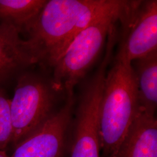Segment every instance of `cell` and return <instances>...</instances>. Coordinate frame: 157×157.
Masks as SVG:
<instances>
[{
  "label": "cell",
  "mask_w": 157,
  "mask_h": 157,
  "mask_svg": "<svg viewBox=\"0 0 157 157\" xmlns=\"http://www.w3.org/2000/svg\"><path fill=\"white\" fill-rule=\"evenodd\" d=\"M0 157H11V156L8 155L5 151L0 150Z\"/></svg>",
  "instance_id": "cell-13"
},
{
  "label": "cell",
  "mask_w": 157,
  "mask_h": 157,
  "mask_svg": "<svg viewBox=\"0 0 157 157\" xmlns=\"http://www.w3.org/2000/svg\"><path fill=\"white\" fill-rule=\"evenodd\" d=\"M105 54L94 74L86 83L73 112L69 142L70 157H101L100 105L108 67L115 46L105 45Z\"/></svg>",
  "instance_id": "cell-5"
},
{
  "label": "cell",
  "mask_w": 157,
  "mask_h": 157,
  "mask_svg": "<svg viewBox=\"0 0 157 157\" xmlns=\"http://www.w3.org/2000/svg\"><path fill=\"white\" fill-rule=\"evenodd\" d=\"M47 2L46 0H0V24L11 25L26 33Z\"/></svg>",
  "instance_id": "cell-11"
},
{
  "label": "cell",
  "mask_w": 157,
  "mask_h": 157,
  "mask_svg": "<svg viewBox=\"0 0 157 157\" xmlns=\"http://www.w3.org/2000/svg\"><path fill=\"white\" fill-rule=\"evenodd\" d=\"M137 84L140 112L155 115L157 106V51L131 62Z\"/></svg>",
  "instance_id": "cell-10"
},
{
  "label": "cell",
  "mask_w": 157,
  "mask_h": 157,
  "mask_svg": "<svg viewBox=\"0 0 157 157\" xmlns=\"http://www.w3.org/2000/svg\"><path fill=\"white\" fill-rule=\"evenodd\" d=\"M118 24L117 54L130 62L157 51V1H128Z\"/></svg>",
  "instance_id": "cell-6"
},
{
  "label": "cell",
  "mask_w": 157,
  "mask_h": 157,
  "mask_svg": "<svg viewBox=\"0 0 157 157\" xmlns=\"http://www.w3.org/2000/svg\"><path fill=\"white\" fill-rule=\"evenodd\" d=\"M128 1L102 13L75 37L52 67V80L65 94L84 78L101 53L112 28L118 24Z\"/></svg>",
  "instance_id": "cell-3"
},
{
  "label": "cell",
  "mask_w": 157,
  "mask_h": 157,
  "mask_svg": "<svg viewBox=\"0 0 157 157\" xmlns=\"http://www.w3.org/2000/svg\"><path fill=\"white\" fill-rule=\"evenodd\" d=\"M38 63L28 41L11 25L0 24V87Z\"/></svg>",
  "instance_id": "cell-8"
},
{
  "label": "cell",
  "mask_w": 157,
  "mask_h": 157,
  "mask_svg": "<svg viewBox=\"0 0 157 157\" xmlns=\"http://www.w3.org/2000/svg\"><path fill=\"white\" fill-rule=\"evenodd\" d=\"M13 128L11 113V100L0 87V150L4 151L11 143Z\"/></svg>",
  "instance_id": "cell-12"
},
{
  "label": "cell",
  "mask_w": 157,
  "mask_h": 157,
  "mask_svg": "<svg viewBox=\"0 0 157 157\" xmlns=\"http://www.w3.org/2000/svg\"><path fill=\"white\" fill-rule=\"evenodd\" d=\"M75 105L74 93L56 112L15 147L11 157H65L69 149Z\"/></svg>",
  "instance_id": "cell-7"
},
{
  "label": "cell",
  "mask_w": 157,
  "mask_h": 157,
  "mask_svg": "<svg viewBox=\"0 0 157 157\" xmlns=\"http://www.w3.org/2000/svg\"><path fill=\"white\" fill-rule=\"evenodd\" d=\"M111 157H157L155 115L139 111Z\"/></svg>",
  "instance_id": "cell-9"
},
{
  "label": "cell",
  "mask_w": 157,
  "mask_h": 157,
  "mask_svg": "<svg viewBox=\"0 0 157 157\" xmlns=\"http://www.w3.org/2000/svg\"><path fill=\"white\" fill-rule=\"evenodd\" d=\"M65 98L52 78L28 71L19 75L11 100L14 147L56 112Z\"/></svg>",
  "instance_id": "cell-4"
},
{
  "label": "cell",
  "mask_w": 157,
  "mask_h": 157,
  "mask_svg": "<svg viewBox=\"0 0 157 157\" xmlns=\"http://www.w3.org/2000/svg\"><path fill=\"white\" fill-rule=\"evenodd\" d=\"M122 0H49L26 32L38 63L51 67L75 37Z\"/></svg>",
  "instance_id": "cell-1"
},
{
  "label": "cell",
  "mask_w": 157,
  "mask_h": 157,
  "mask_svg": "<svg viewBox=\"0 0 157 157\" xmlns=\"http://www.w3.org/2000/svg\"><path fill=\"white\" fill-rule=\"evenodd\" d=\"M105 79L100 105L101 157H111L139 112L131 62L116 54Z\"/></svg>",
  "instance_id": "cell-2"
}]
</instances>
